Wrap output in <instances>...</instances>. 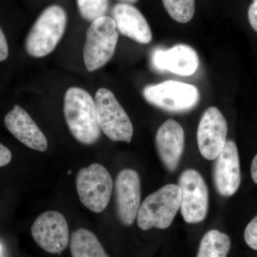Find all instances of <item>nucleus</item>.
Listing matches in <instances>:
<instances>
[{
	"label": "nucleus",
	"instance_id": "1",
	"mask_svg": "<svg viewBox=\"0 0 257 257\" xmlns=\"http://www.w3.org/2000/svg\"><path fill=\"white\" fill-rule=\"evenodd\" d=\"M66 122L74 138L85 145L96 143L101 136L95 101L84 89L71 87L64 99Z\"/></svg>",
	"mask_w": 257,
	"mask_h": 257
},
{
	"label": "nucleus",
	"instance_id": "2",
	"mask_svg": "<svg viewBox=\"0 0 257 257\" xmlns=\"http://www.w3.org/2000/svg\"><path fill=\"white\" fill-rule=\"evenodd\" d=\"M67 22V13L62 7L52 5L44 10L27 37L28 55L40 58L51 53L63 37Z\"/></svg>",
	"mask_w": 257,
	"mask_h": 257
},
{
	"label": "nucleus",
	"instance_id": "3",
	"mask_svg": "<svg viewBox=\"0 0 257 257\" xmlns=\"http://www.w3.org/2000/svg\"><path fill=\"white\" fill-rule=\"evenodd\" d=\"M181 200L182 192L179 185L164 186L142 203L138 214V226L144 231L153 227L167 229L180 209Z\"/></svg>",
	"mask_w": 257,
	"mask_h": 257
},
{
	"label": "nucleus",
	"instance_id": "4",
	"mask_svg": "<svg viewBox=\"0 0 257 257\" xmlns=\"http://www.w3.org/2000/svg\"><path fill=\"white\" fill-rule=\"evenodd\" d=\"M119 40L116 23L111 17L96 19L86 35L84 61L89 72L101 68L114 55Z\"/></svg>",
	"mask_w": 257,
	"mask_h": 257
},
{
	"label": "nucleus",
	"instance_id": "5",
	"mask_svg": "<svg viewBox=\"0 0 257 257\" xmlns=\"http://www.w3.org/2000/svg\"><path fill=\"white\" fill-rule=\"evenodd\" d=\"M76 187L84 206L93 212L100 213L110 201L113 180L104 166L92 164L79 171L76 177Z\"/></svg>",
	"mask_w": 257,
	"mask_h": 257
},
{
	"label": "nucleus",
	"instance_id": "6",
	"mask_svg": "<svg viewBox=\"0 0 257 257\" xmlns=\"http://www.w3.org/2000/svg\"><path fill=\"white\" fill-rule=\"evenodd\" d=\"M143 96L152 105L173 112L188 111L200 99L195 86L178 81L168 80L144 88Z\"/></svg>",
	"mask_w": 257,
	"mask_h": 257
},
{
	"label": "nucleus",
	"instance_id": "7",
	"mask_svg": "<svg viewBox=\"0 0 257 257\" xmlns=\"http://www.w3.org/2000/svg\"><path fill=\"white\" fill-rule=\"evenodd\" d=\"M94 101L99 126L104 135L111 141L131 143L133 123L114 94L101 88L96 92Z\"/></svg>",
	"mask_w": 257,
	"mask_h": 257
},
{
	"label": "nucleus",
	"instance_id": "8",
	"mask_svg": "<svg viewBox=\"0 0 257 257\" xmlns=\"http://www.w3.org/2000/svg\"><path fill=\"white\" fill-rule=\"evenodd\" d=\"M179 186L184 220L189 224L201 222L205 219L209 208V192L202 175L192 169L184 170L179 177Z\"/></svg>",
	"mask_w": 257,
	"mask_h": 257
},
{
	"label": "nucleus",
	"instance_id": "9",
	"mask_svg": "<svg viewBox=\"0 0 257 257\" xmlns=\"http://www.w3.org/2000/svg\"><path fill=\"white\" fill-rule=\"evenodd\" d=\"M32 235L40 248L53 254H61L69 243L68 224L59 211H47L39 216L32 224Z\"/></svg>",
	"mask_w": 257,
	"mask_h": 257
},
{
	"label": "nucleus",
	"instance_id": "10",
	"mask_svg": "<svg viewBox=\"0 0 257 257\" xmlns=\"http://www.w3.org/2000/svg\"><path fill=\"white\" fill-rule=\"evenodd\" d=\"M228 126L224 115L214 106L204 111L197 130L199 152L208 160H214L226 144Z\"/></svg>",
	"mask_w": 257,
	"mask_h": 257
},
{
	"label": "nucleus",
	"instance_id": "11",
	"mask_svg": "<svg viewBox=\"0 0 257 257\" xmlns=\"http://www.w3.org/2000/svg\"><path fill=\"white\" fill-rule=\"evenodd\" d=\"M116 211L121 224L131 226L138 216L141 201V181L136 171L125 169L115 181Z\"/></svg>",
	"mask_w": 257,
	"mask_h": 257
},
{
	"label": "nucleus",
	"instance_id": "12",
	"mask_svg": "<svg viewBox=\"0 0 257 257\" xmlns=\"http://www.w3.org/2000/svg\"><path fill=\"white\" fill-rule=\"evenodd\" d=\"M214 160L213 180L216 190L223 197L234 195L241 184L239 156L236 143L227 140Z\"/></svg>",
	"mask_w": 257,
	"mask_h": 257
},
{
	"label": "nucleus",
	"instance_id": "13",
	"mask_svg": "<svg viewBox=\"0 0 257 257\" xmlns=\"http://www.w3.org/2000/svg\"><path fill=\"white\" fill-rule=\"evenodd\" d=\"M155 143L162 163L167 170L174 172L178 167L184 152L183 128L175 120L167 119L159 128Z\"/></svg>",
	"mask_w": 257,
	"mask_h": 257
},
{
	"label": "nucleus",
	"instance_id": "14",
	"mask_svg": "<svg viewBox=\"0 0 257 257\" xmlns=\"http://www.w3.org/2000/svg\"><path fill=\"white\" fill-rule=\"evenodd\" d=\"M154 66L160 70H167L180 76L195 73L199 59L195 50L187 45H177L169 49H158L152 55Z\"/></svg>",
	"mask_w": 257,
	"mask_h": 257
},
{
	"label": "nucleus",
	"instance_id": "15",
	"mask_svg": "<svg viewBox=\"0 0 257 257\" xmlns=\"http://www.w3.org/2000/svg\"><path fill=\"white\" fill-rule=\"evenodd\" d=\"M10 133L29 148L45 152L48 144L45 135L23 108L15 105L5 118Z\"/></svg>",
	"mask_w": 257,
	"mask_h": 257
},
{
	"label": "nucleus",
	"instance_id": "16",
	"mask_svg": "<svg viewBox=\"0 0 257 257\" xmlns=\"http://www.w3.org/2000/svg\"><path fill=\"white\" fill-rule=\"evenodd\" d=\"M111 18L116 23V30L140 44H149L152 40L150 25L141 12L133 5L119 3L111 10Z\"/></svg>",
	"mask_w": 257,
	"mask_h": 257
},
{
	"label": "nucleus",
	"instance_id": "17",
	"mask_svg": "<svg viewBox=\"0 0 257 257\" xmlns=\"http://www.w3.org/2000/svg\"><path fill=\"white\" fill-rule=\"evenodd\" d=\"M72 257H109L95 235L89 230L79 229L70 239Z\"/></svg>",
	"mask_w": 257,
	"mask_h": 257
},
{
	"label": "nucleus",
	"instance_id": "18",
	"mask_svg": "<svg viewBox=\"0 0 257 257\" xmlns=\"http://www.w3.org/2000/svg\"><path fill=\"white\" fill-rule=\"evenodd\" d=\"M230 248L229 236L218 230L211 229L203 236L197 257H226Z\"/></svg>",
	"mask_w": 257,
	"mask_h": 257
},
{
	"label": "nucleus",
	"instance_id": "19",
	"mask_svg": "<svg viewBox=\"0 0 257 257\" xmlns=\"http://www.w3.org/2000/svg\"><path fill=\"white\" fill-rule=\"evenodd\" d=\"M166 11L179 23H187L195 13V0H162Z\"/></svg>",
	"mask_w": 257,
	"mask_h": 257
},
{
	"label": "nucleus",
	"instance_id": "20",
	"mask_svg": "<svg viewBox=\"0 0 257 257\" xmlns=\"http://www.w3.org/2000/svg\"><path fill=\"white\" fill-rule=\"evenodd\" d=\"M79 13L84 20L93 22L105 16L108 0H77Z\"/></svg>",
	"mask_w": 257,
	"mask_h": 257
},
{
	"label": "nucleus",
	"instance_id": "21",
	"mask_svg": "<svg viewBox=\"0 0 257 257\" xmlns=\"http://www.w3.org/2000/svg\"><path fill=\"white\" fill-rule=\"evenodd\" d=\"M244 240L250 248L257 251V216L246 226L244 231Z\"/></svg>",
	"mask_w": 257,
	"mask_h": 257
},
{
	"label": "nucleus",
	"instance_id": "22",
	"mask_svg": "<svg viewBox=\"0 0 257 257\" xmlns=\"http://www.w3.org/2000/svg\"><path fill=\"white\" fill-rule=\"evenodd\" d=\"M248 19L251 28L257 32V0H253L248 8Z\"/></svg>",
	"mask_w": 257,
	"mask_h": 257
},
{
	"label": "nucleus",
	"instance_id": "23",
	"mask_svg": "<svg viewBox=\"0 0 257 257\" xmlns=\"http://www.w3.org/2000/svg\"><path fill=\"white\" fill-rule=\"evenodd\" d=\"M9 55V48L4 32L0 28V62H3L8 58Z\"/></svg>",
	"mask_w": 257,
	"mask_h": 257
},
{
	"label": "nucleus",
	"instance_id": "24",
	"mask_svg": "<svg viewBox=\"0 0 257 257\" xmlns=\"http://www.w3.org/2000/svg\"><path fill=\"white\" fill-rule=\"evenodd\" d=\"M11 160V152L8 147L0 143V167L8 165Z\"/></svg>",
	"mask_w": 257,
	"mask_h": 257
},
{
	"label": "nucleus",
	"instance_id": "25",
	"mask_svg": "<svg viewBox=\"0 0 257 257\" xmlns=\"http://www.w3.org/2000/svg\"><path fill=\"white\" fill-rule=\"evenodd\" d=\"M251 175L253 182L257 184V155L253 159L251 166Z\"/></svg>",
	"mask_w": 257,
	"mask_h": 257
},
{
	"label": "nucleus",
	"instance_id": "26",
	"mask_svg": "<svg viewBox=\"0 0 257 257\" xmlns=\"http://www.w3.org/2000/svg\"><path fill=\"white\" fill-rule=\"evenodd\" d=\"M121 3H127V4H134V3H138L139 0H119Z\"/></svg>",
	"mask_w": 257,
	"mask_h": 257
},
{
	"label": "nucleus",
	"instance_id": "27",
	"mask_svg": "<svg viewBox=\"0 0 257 257\" xmlns=\"http://www.w3.org/2000/svg\"><path fill=\"white\" fill-rule=\"evenodd\" d=\"M1 249H2L1 245H0V255H1Z\"/></svg>",
	"mask_w": 257,
	"mask_h": 257
},
{
	"label": "nucleus",
	"instance_id": "28",
	"mask_svg": "<svg viewBox=\"0 0 257 257\" xmlns=\"http://www.w3.org/2000/svg\"><path fill=\"white\" fill-rule=\"evenodd\" d=\"M68 174H69H69H71V171L70 170L69 171Z\"/></svg>",
	"mask_w": 257,
	"mask_h": 257
}]
</instances>
